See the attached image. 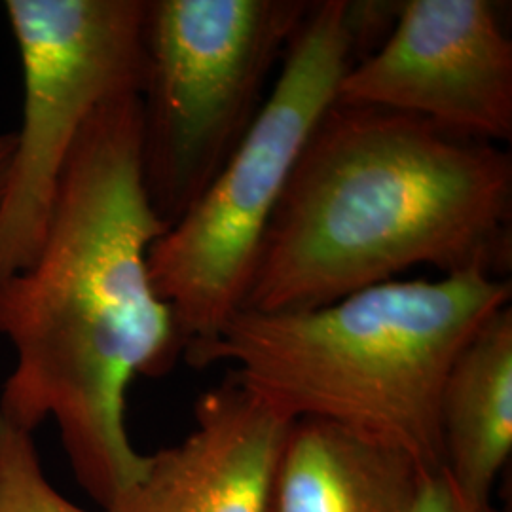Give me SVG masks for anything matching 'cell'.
I'll use <instances>...</instances> for the list:
<instances>
[{
    "instance_id": "obj_1",
    "label": "cell",
    "mask_w": 512,
    "mask_h": 512,
    "mask_svg": "<svg viewBox=\"0 0 512 512\" xmlns=\"http://www.w3.org/2000/svg\"><path fill=\"white\" fill-rule=\"evenodd\" d=\"M165 230L143 184L139 93H126L82 129L35 260L0 279V334L16 349L0 416L27 433L54 418L103 511L147 463L126 429L131 380L164 376L183 357L148 277Z\"/></svg>"
},
{
    "instance_id": "obj_2",
    "label": "cell",
    "mask_w": 512,
    "mask_h": 512,
    "mask_svg": "<svg viewBox=\"0 0 512 512\" xmlns=\"http://www.w3.org/2000/svg\"><path fill=\"white\" fill-rule=\"evenodd\" d=\"M511 228L509 150L334 103L294 165L241 310H315L416 266L505 277Z\"/></svg>"
},
{
    "instance_id": "obj_3",
    "label": "cell",
    "mask_w": 512,
    "mask_h": 512,
    "mask_svg": "<svg viewBox=\"0 0 512 512\" xmlns=\"http://www.w3.org/2000/svg\"><path fill=\"white\" fill-rule=\"evenodd\" d=\"M511 298V279L484 270L395 279L315 310L238 311L184 361L230 363L287 420L329 421L439 471L448 370Z\"/></svg>"
},
{
    "instance_id": "obj_4",
    "label": "cell",
    "mask_w": 512,
    "mask_h": 512,
    "mask_svg": "<svg viewBox=\"0 0 512 512\" xmlns=\"http://www.w3.org/2000/svg\"><path fill=\"white\" fill-rule=\"evenodd\" d=\"M391 4L317 0L296 31L255 122L202 196L148 251V277L171 311L183 357L241 311L294 165Z\"/></svg>"
},
{
    "instance_id": "obj_5",
    "label": "cell",
    "mask_w": 512,
    "mask_h": 512,
    "mask_svg": "<svg viewBox=\"0 0 512 512\" xmlns=\"http://www.w3.org/2000/svg\"><path fill=\"white\" fill-rule=\"evenodd\" d=\"M311 0H147L141 165L169 228L262 109Z\"/></svg>"
},
{
    "instance_id": "obj_6",
    "label": "cell",
    "mask_w": 512,
    "mask_h": 512,
    "mask_svg": "<svg viewBox=\"0 0 512 512\" xmlns=\"http://www.w3.org/2000/svg\"><path fill=\"white\" fill-rule=\"evenodd\" d=\"M23 67V122L0 200V279L38 255L57 188L93 112L139 93L147 0H8Z\"/></svg>"
},
{
    "instance_id": "obj_7",
    "label": "cell",
    "mask_w": 512,
    "mask_h": 512,
    "mask_svg": "<svg viewBox=\"0 0 512 512\" xmlns=\"http://www.w3.org/2000/svg\"><path fill=\"white\" fill-rule=\"evenodd\" d=\"M336 103L393 110L452 135L512 141V42L488 0L399 2L382 44L338 86Z\"/></svg>"
},
{
    "instance_id": "obj_8",
    "label": "cell",
    "mask_w": 512,
    "mask_h": 512,
    "mask_svg": "<svg viewBox=\"0 0 512 512\" xmlns=\"http://www.w3.org/2000/svg\"><path fill=\"white\" fill-rule=\"evenodd\" d=\"M291 423L230 372L198 399L194 431L103 512H266Z\"/></svg>"
},
{
    "instance_id": "obj_9",
    "label": "cell",
    "mask_w": 512,
    "mask_h": 512,
    "mask_svg": "<svg viewBox=\"0 0 512 512\" xmlns=\"http://www.w3.org/2000/svg\"><path fill=\"white\" fill-rule=\"evenodd\" d=\"M420 465L321 420H294L266 512H410Z\"/></svg>"
},
{
    "instance_id": "obj_10",
    "label": "cell",
    "mask_w": 512,
    "mask_h": 512,
    "mask_svg": "<svg viewBox=\"0 0 512 512\" xmlns=\"http://www.w3.org/2000/svg\"><path fill=\"white\" fill-rule=\"evenodd\" d=\"M444 469L459 494L490 503L512 452V306L490 315L459 351L440 395Z\"/></svg>"
},
{
    "instance_id": "obj_11",
    "label": "cell",
    "mask_w": 512,
    "mask_h": 512,
    "mask_svg": "<svg viewBox=\"0 0 512 512\" xmlns=\"http://www.w3.org/2000/svg\"><path fill=\"white\" fill-rule=\"evenodd\" d=\"M0 512H88L42 475L33 433L0 416Z\"/></svg>"
},
{
    "instance_id": "obj_12",
    "label": "cell",
    "mask_w": 512,
    "mask_h": 512,
    "mask_svg": "<svg viewBox=\"0 0 512 512\" xmlns=\"http://www.w3.org/2000/svg\"><path fill=\"white\" fill-rule=\"evenodd\" d=\"M410 512H495L490 503H473L459 494L446 469L421 473Z\"/></svg>"
},
{
    "instance_id": "obj_13",
    "label": "cell",
    "mask_w": 512,
    "mask_h": 512,
    "mask_svg": "<svg viewBox=\"0 0 512 512\" xmlns=\"http://www.w3.org/2000/svg\"><path fill=\"white\" fill-rule=\"evenodd\" d=\"M16 150V131L0 133V200L4 196V188L8 183V173Z\"/></svg>"
}]
</instances>
